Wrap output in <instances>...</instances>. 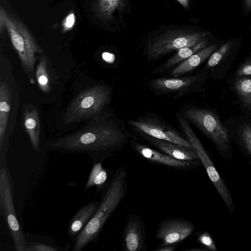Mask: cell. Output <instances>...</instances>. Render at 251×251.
<instances>
[{
    "label": "cell",
    "instance_id": "6da1fadb",
    "mask_svg": "<svg viewBox=\"0 0 251 251\" xmlns=\"http://www.w3.org/2000/svg\"><path fill=\"white\" fill-rule=\"evenodd\" d=\"M134 136L111 110L91 120L70 134L51 140L48 151L87 154L92 163L103 162L122 151Z\"/></svg>",
    "mask_w": 251,
    "mask_h": 251
},
{
    "label": "cell",
    "instance_id": "7a4b0ae2",
    "mask_svg": "<svg viewBox=\"0 0 251 251\" xmlns=\"http://www.w3.org/2000/svg\"><path fill=\"white\" fill-rule=\"evenodd\" d=\"M128 174L125 165L114 172L105 187L93 217L76 237L73 251H81L96 242L105 224L128 193Z\"/></svg>",
    "mask_w": 251,
    "mask_h": 251
},
{
    "label": "cell",
    "instance_id": "3957f363",
    "mask_svg": "<svg viewBox=\"0 0 251 251\" xmlns=\"http://www.w3.org/2000/svg\"><path fill=\"white\" fill-rule=\"evenodd\" d=\"M112 88L107 84L93 85L81 91L67 107L63 117L66 125L91 120L109 110Z\"/></svg>",
    "mask_w": 251,
    "mask_h": 251
},
{
    "label": "cell",
    "instance_id": "277c9868",
    "mask_svg": "<svg viewBox=\"0 0 251 251\" xmlns=\"http://www.w3.org/2000/svg\"><path fill=\"white\" fill-rule=\"evenodd\" d=\"M5 28L21 60L24 72L33 76L35 54L43 52L28 29L21 22L0 8V31Z\"/></svg>",
    "mask_w": 251,
    "mask_h": 251
},
{
    "label": "cell",
    "instance_id": "5b68a950",
    "mask_svg": "<svg viewBox=\"0 0 251 251\" xmlns=\"http://www.w3.org/2000/svg\"><path fill=\"white\" fill-rule=\"evenodd\" d=\"M207 34L181 28L167 31L148 41L145 50L147 60L156 61L173 51L195 45Z\"/></svg>",
    "mask_w": 251,
    "mask_h": 251
},
{
    "label": "cell",
    "instance_id": "8992f818",
    "mask_svg": "<svg viewBox=\"0 0 251 251\" xmlns=\"http://www.w3.org/2000/svg\"><path fill=\"white\" fill-rule=\"evenodd\" d=\"M179 113L211 140L221 151L226 152L229 150L228 130L213 112L195 106L186 105Z\"/></svg>",
    "mask_w": 251,
    "mask_h": 251
},
{
    "label": "cell",
    "instance_id": "52a82bcc",
    "mask_svg": "<svg viewBox=\"0 0 251 251\" xmlns=\"http://www.w3.org/2000/svg\"><path fill=\"white\" fill-rule=\"evenodd\" d=\"M0 213L12 238L14 249L25 251L27 243L18 221L13 201V185L6 161L0 162Z\"/></svg>",
    "mask_w": 251,
    "mask_h": 251
},
{
    "label": "cell",
    "instance_id": "ba28073f",
    "mask_svg": "<svg viewBox=\"0 0 251 251\" xmlns=\"http://www.w3.org/2000/svg\"><path fill=\"white\" fill-rule=\"evenodd\" d=\"M127 125L135 135H148L193 148L186 137L154 112H146L134 119H129Z\"/></svg>",
    "mask_w": 251,
    "mask_h": 251
},
{
    "label": "cell",
    "instance_id": "9c48e42d",
    "mask_svg": "<svg viewBox=\"0 0 251 251\" xmlns=\"http://www.w3.org/2000/svg\"><path fill=\"white\" fill-rule=\"evenodd\" d=\"M176 117L180 128L197 153L209 179L222 198L229 212H233L234 207L230 193L215 167L202 143L192 129L189 123L178 112L176 113Z\"/></svg>",
    "mask_w": 251,
    "mask_h": 251
},
{
    "label": "cell",
    "instance_id": "30bf717a",
    "mask_svg": "<svg viewBox=\"0 0 251 251\" xmlns=\"http://www.w3.org/2000/svg\"><path fill=\"white\" fill-rule=\"evenodd\" d=\"M129 145L139 157L155 165L183 172H189L202 165L200 160L185 161L172 157L148 145L135 135L130 139Z\"/></svg>",
    "mask_w": 251,
    "mask_h": 251
},
{
    "label": "cell",
    "instance_id": "8fae6325",
    "mask_svg": "<svg viewBox=\"0 0 251 251\" xmlns=\"http://www.w3.org/2000/svg\"><path fill=\"white\" fill-rule=\"evenodd\" d=\"M200 80L198 74L153 78L148 82V88L154 95L175 100L194 92Z\"/></svg>",
    "mask_w": 251,
    "mask_h": 251
},
{
    "label": "cell",
    "instance_id": "7c38bea8",
    "mask_svg": "<svg viewBox=\"0 0 251 251\" xmlns=\"http://www.w3.org/2000/svg\"><path fill=\"white\" fill-rule=\"evenodd\" d=\"M195 228L194 224L187 219L169 218L159 223L155 238L161 241L160 245L177 244L191 235Z\"/></svg>",
    "mask_w": 251,
    "mask_h": 251
},
{
    "label": "cell",
    "instance_id": "4fadbf2b",
    "mask_svg": "<svg viewBox=\"0 0 251 251\" xmlns=\"http://www.w3.org/2000/svg\"><path fill=\"white\" fill-rule=\"evenodd\" d=\"M122 245L124 251L147 250L146 225L140 215H128L122 232Z\"/></svg>",
    "mask_w": 251,
    "mask_h": 251
},
{
    "label": "cell",
    "instance_id": "5bb4252c",
    "mask_svg": "<svg viewBox=\"0 0 251 251\" xmlns=\"http://www.w3.org/2000/svg\"><path fill=\"white\" fill-rule=\"evenodd\" d=\"M135 136L148 145L177 159L185 161L200 160L197 153L193 148L148 135Z\"/></svg>",
    "mask_w": 251,
    "mask_h": 251
},
{
    "label": "cell",
    "instance_id": "9a60e30c",
    "mask_svg": "<svg viewBox=\"0 0 251 251\" xmlns=\"http://www.w3.org/2000/svg\"><path fill=\"white\" fill-rule=\"evenodd\" d=\"M11 90L6 81L0 83V162L6 161L7 127L10 111Z\"/></svg>",
    "mask_w": 251,
    "mask_h": 251
},
{
    "label": "cell",
    "instance_id": "2e32d148",
    "mask_svg": "<svg viewBox=\"0 0 251 251\" xmlns=\"http://www.w3.org/2000/svg\"><path fill=\"white\" fill-rule=\"evenodd\" d=\"M99 202L93 200L80 207L70 220L67 235L75 241L78 234L85 227L95 213Z\"/></svg>",
    "mask_w": 251,
    "mask_h": 251
},
{
    "label": "cell",
    "instance_id": "e0dca14e",
    "mask_svg": "<svg viewBox=\"0 0 251 251\" xmlns=\"http://www.w3.org/2000/svg\"><path fill=\"white\" fill-rule=\"evenodd\" d=\"M208 42L203 39L197 44L181 48L166 61L154 68L152 73L163 75L170 72L174 68L184 61L199 50L208 46Z\"/></svg>",
    "mask_w": 251,
    "mask_h": 251
},
{
    "label": "cell",
    "instance_id": "ac0fdd59",
    "mask_svg": "<svg viewBox=\"0 0 251 251\" xmlns=\"http://www.w3.org/2000/svg\"><path fill=\"white\" fill-rule=\"evenodd\" d=\"M217 47V44H213L196 52L174 68L170 72L169 75L177 77L192 71L211 56Z\"/></svg>",
    "mask_w": 251,
    "mask_h": 251
},
{
    "label": "cell",
    "instance_id": "d6986e66",
    "mask_svg": "<svg viewBox=\"0 0 251 251\" xmlns=\"http://www.w3.org/2000/svg\"><path fill=\"white\" fill-rule=\"evenodd\" d=\"M24 126L35 151L40 150V123L37 109L32 105L25 104L24 110Z\"/></svg>",
    "mask_w": 251,
    "mask_h": 251
},
{
    "label": "cell",
    "instance_id": "ffe728a7",
    "mask_svg": "<svg viewBox=\"0 0 251 251\" xmlns=\"http://www.w3.org/2000/svg\"><path fill=\"white\" fill-rule=\"evenodd\" d=\"M108 178L107 170L102 166V162L93 163V167L85 184L84 190L96 187V193H99L104 186Z\"/></svg>",
    "mask_w": 251,
    "mask_h": 251
},
{
    "label": "cell",
    "instance_id": "44dd1931",
    "mask_svg": "<svg viewBox=\"0 0 251 251\" xmlns=\"http://www.w3.org/2000/svg\"><path fill=\"white\" fill-rule=\"evenodd\" d=\"M123 5L124 0H95V14L101 20L107 21L114 12L122 8Z\"/></svg>",
    "mask_w": 251,
    "mask_h": 251
},
{
    "label": "cell",
    "instance_id": "7402d4cb",
    "mask_svg": "<svg viewBox=\"0 0 251 251\" xmlns=\"http://www.w3.org/2000/svg\"><path fill=\"white\" fill-rule=\"evenodd\" d=\"M234 88L243 104L251 108V78H237Z\"/></svg>",
    "mask_w": 251,
    "mask_h": 251
},
{
    "label": "cell",
    "instance_id": "603a6c76",
    "mask_svg": "<svg viewBox=\"0 0 251 251\" xmlns=\"http://www.w3.org/2000/svg\"><path fill=\"white\" fill-rule=\"evenodd\" d=\"M36 76L40 89L44 92H48L50 90V76L47 58L44 55L41 56L37 66Z\"/></svg>",
    "mask_w": 251,
    "mask_h": 251
},
{
    "label": "cell",
    "instance_id": "cb8c5ba5",
    "mask_svg": "<svg viewBox=\"0 0 251 251\" xmlns=\"http://www.w3.org/2000/svg\"><path fill=\"white\" fill-rule=\"evenodd\" d=\"M233 43L231 41L222 45L210 56L207 64V68H210L217 65L229 51Z\"/></svg>",
    "mask_w": 251,
    "mask_h": 251
},
{
    "label": "cell",
    "instance_id": "d4e9b609",
    "mask_svg": "<svg viewBox=\"0 0 251 251\" xmlns=\"http://www.w3.org/2000/svg\"><path fill=\"white\" fill-rule=\"evenodd\" d=\"M241 139L249 155L251 156V126L246 124L241 129Z\"/></svg>",
    "mask_w": 251,
    "mask_h": 251
},
{
    "label": "cell",
    "instance_id": "484cf974",
    "mask_svg": "<svg viewBox=\"0 0 251 251\" xmlns=\"http://www.w3.org/2000/svg\"><path fill=\"white\" fill-rule=\"evenodd\" d=\"M198 241L203 248L208 251H217L215 242L211 235L207 231H204L200 234L198 237Z\"/></svg>",
    "mask_w": 251,
    "mask_h": 251
},
{
    "label": "cell",
    "instance_id": "4316f807",
    "mask_svg": "<svg viewBox=\"0 0 251 251\" xmlns=\"http://www.w3.org/2000/svg\"><path fill=\"white\" fill-rule=\"evenodd\" d=\"M56 247L40 242H28L25 251H57Z\"/></svg>",
    "mask_w": 251,
    "mask_h": 251
},
{
    "label": "cell",
    "instance_id": "83f0119b",
    "mask_svg": "<svg viewBox=\"0 0 251 251\" xmlns=\"http://www.w3.org/2000/svg\"><path fill=\"white\" fill-rule=\"evenodd\" d=\"M75 23V16L74 12H70L65 18L62 23L63 31L66 32L71 30Z\"/></svg>",
    "mask_w": 251,
    "mask_h": 251
},
{
    "label": "cell",
    "instance_id": "f1b7e54d",
    "mask_svg": "<svg viewBox=\"0 0 251 251\" xmlns=\"http://www.w3.org/2000/svg\"><path fill=\"white\" fill-rule=\"evenodd\" d=\"M251 75V58L242 64L237 72L238 76Z\"/></svg>",
    "mask_w": 251,
    "mask_h": 251
},
{
    "label": "cell",
    "instance_id": "f546056e",
    "mask_svg": "<svg viewBox=\"0 0 251 251\" xmlns=\"http://www.w3.org/2000/svg\"><path fill=\"white\" fill-rule=\"evenodd\" d=\"M177 248V244L159 245L153 251H174Z\"/></svg>",
    "mask_w": 251,
    "mask_h": 251
},
{
    "label": "cell",
    "instance_id": "4dcf8cb0",
    "mask_svg": "<svg viewBox=\"0 0 251 251\" xmlns=\"http://www.w3.org/2000/svg\"><path fill=\"white\" fill-rule=\"evenodd\" d=\"M102 56L104 60L108 62L111 61L113 58V54L106 52L102 53Z\"/></svg>",
    "mask_w": 251,
    "mask_h": 251
},
{
    "label": "cell",
    "instance_id": "1f68e13d",
    "mask_svg": "<svg viewBox=\"0 0 251 251\" xmlns=\"http://www.w3.org/2000/svg\"><path fill=\"white\" fill-rule=\"evenodd\" d=\"M244 6L246 11L251 10V0H244Z\"/></svg>",
    "mask_w": 251,
    "mask_h": 251
},
{
    "label": "cell",
    "instance_id": "d6a6232c",
    "mask_svg": "<svg viewBox=\"0 0 251 251\" xmlns=\"http://www.w3.org/2000/svg\"><path fill=\"white\" fill-rule=\"evenodd\" d=\"M180 4L186 8L188 7L189 0H176Z\"/></svg>",
    "mask_w": 251,
    "mask_h": 251
},
{
    "label": "cell",
    "instance_id": "836d02e7",
    "mask_svg": "<svg viewBox=\"0 0 251 251\" xmlns=\"http://www.w3.org/2000/svg\"><path fill=\"white\" fill-rule=\"evenodd\" d=\"M186 251H208L207 249L204 248H192L188 250H185Z\"/></svg>",
    "mask_w": 251,
    "mask_h": 251
}]
</instances>
